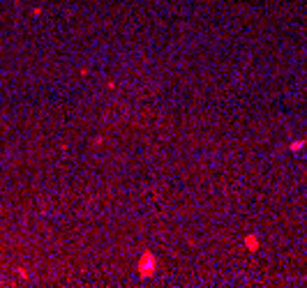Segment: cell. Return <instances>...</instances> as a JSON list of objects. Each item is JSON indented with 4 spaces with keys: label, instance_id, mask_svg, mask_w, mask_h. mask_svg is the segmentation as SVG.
<instances>
[{
    "label": "cell",
    "instance_id": "3957f363",
    "mask_svg": "<svg viewBox=\"0 0 307 288\" xmlns=\"http://www.w3.org/2000/svg\"><path fill=\"white\" fill-rule=\"evenodd\" d=\"M305 143H307L305 139H298V141H294V143H291L289 147H291V150H294V152H298V150H301V147H305Z\"/></svg>",
    "mask_w": 307,
    "mask_h": 288
},
{
    "label": "cell",
    "instance_id": "7a4b0ae2",
    "mask_svg": "<svg viewBox=\"0 0 307 288\" xmlns=\"http://www.w3.org/2000/svg\"><path fill=\"white\" fill-rule=\"evenodd\" d=\"M245 247L250 249V252H257V249H259V238H257V235H247V238H245Z\"/></svg>",
    "mask_w": 307,
    "mask_h": 288
},
{
    "label": "cell",
    "instance_id": "6da1fadb",
    "mask_svg": "<svg viewBox=\"0 0 307 288\" xmlns=\"http://www.w3.org/2000/svg\"><path fill=\"white\" fill-rule=\"evenodd\" d=\"M155 265H157L155 256L150 252H146L141 256V261H139V275H141V277H150L155 272Z\"/></svg>",
    "mask_w": 307,
    "mask_h": 288
}]
</instances>
